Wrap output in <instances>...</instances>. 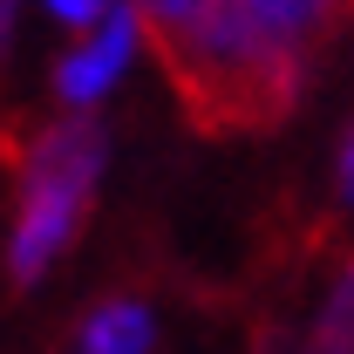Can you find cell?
Segmentation results:
<instances>
[{"mask_svg":"<svg viewBox=\"0 0 354 354\" xmlns=\"http://www.w3.org/2000/svg\"><path fill=\"white\" fill-rule=\"evenodd\" d=\"M136 35H143V14H136V7H109V14L95 21V35L55 68V88H62L68 102H95V95H109L116 75L130 68V55H136Z\"/></svg>","mask_w":354,"mask_h":354,"instance_id":"obj_3","label":"cell"},{"mask_svg":"<svg viewBox=\"0 0 354 354\" xmlns=\"http://www.w3.org/2000/svg\"><path fill=\"white\" fill-rule=\"evenodd\" d=\"M109 7H116V0H48V14H55V21H68V28H95Z\"/></svg>","mask_w":354,"mask_h":354,"instance_id":"obj_6","label":"cell"},{"mask_svg":"<svg viewBox=\"0 0 354 354\" xmlns=\"http://www.w3.org/2000/svg\"><path fill=\"white\" fill-rule=\"evenodd\" d=\"M95 171H102V130L88 116L41 130L35 157H28V184H21V218H14V279L21 286H35L55 266V252L75 239Z\"/></svg>","mask_w":354,"mask_h":354,"instance_id":"obj_2","label":"cell"},{"mask_svg":"<svg viewBox=\"0 0 354 354\" xmlns=\"http://www.w3.org/2000/svg\"><path fill=\"white\" fill-rule=\"evenodd\" d=\"M191 123L272 130L307 82L334 0H136Z\"/></svg>","mask_w":354,"mask_h":354,"instance_id":"obj_1","label":"cell"},{"mask_svg":"<svg viewBox=\"0 0 354 354\" xmlns=\"http://www.w3.org/2000/svg\"><path fill=\"white\" fill-rule=\"evenodd\" d=\"M341 198L354 205V130H348V150H341Z\"/></svg>","mask_w":354,"mask_h":354,"instance_id":"obj_8","label":"cell"},{"mask_svg":"<svg viewBox=\"0 0 354 354\" xmlns=\"http://www.w3.org/2000/svg\"><path fill=\"white\" fill-rule=\"evenodd\" d=\"M14 14H21V0H0V62H7V41H14Z\"/></svg>","mask_w":354,"mask_h":354,"instance_id":"obj_7","label":"cell"},{"mask_svg":"<svg viewBox=\"0 0 354 354\" xmlns=\"http://www.w3.org/2000/svg\"><path fill=\"white\" fill-rule=\"evenodd\" d=\"M82 348L88 354H143L150 348V313L136 307V300H109V307L88 320Z\"/></svg>","mask_w":354,"mask_h":354,"instance_id":"obj_4","label":"cell"},{"mask_svg":"<svg viewBox=\"0 0 354 354\" xmlns=\"http://www.w3.org/2000/svg\"><path fill=\"white\" fill-rule=\"evenodd\" d=\"M307 354H354V266L341 272V286H334V300H327V313H320Z\"/></svg>","mask_w":354,"mask_h":354,"instance_id":"obj_5","label":"cell"}]
</instances>
